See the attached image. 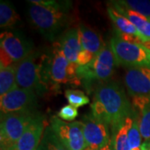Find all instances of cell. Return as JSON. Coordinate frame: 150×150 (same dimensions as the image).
<instances>
[{
  "mask_svg": "<svg viewBox=\"0 0 150 150\" xmlns=\"http://www.w3.org/2000/svg\"><path fill=\"white\" fill-rule=\"evenodd\" d=\"M91 110V114L94 118L107 123L112 130L118 128L134 113V109L123 88L118 83L110 81L97 85Z\"/></svg>",
  "mask_w": 150,
  "mask_h": 150,
  "instance_id": "6da1fadb",
  "label": "cell"
},
{
  "mask_svg": "<svg viewBox=\"0 0 150 150\" xmlns=\"http://www.w3.org/2000/svg\"><path fill=\"white\" fill-rule=\"evenodd\" d=\"M69 1H54L50 5L30 4L28 15L34 27L48 41L54 42L70 22Z\"/></svg>",
  "mask_w": 150,
  "mask_h": 150,
  "instance_id": "7a4b0ae2",
  "label": "cell"
},
{
  "mask_svg": "<svg viewBox=\"0 0 150 150\" xmlns=\"http://www.w3.org/2000/svg\"><path fill=\"white\" fill-rule=\"evenodd\" d=\"M79 65L72 64L66 59L59 43L54 45L52 54L43 59V79L48 89L56 90L63 83H70L79 85L80 80L77 78Z\"/></svg>",
  "mask_w": 150,
  "mask_h": 150,
  "instance_id": "3957f363",
  "label": "cell"
},
{
  "mask_svg": "<svg viewBox=\"0 0 150 150\" xmlns=\"http://www.w3.org/2000/svg\"><path fill=\"white\" fill-rule=\"evenodd\" d=\"M43 59L44 56L32 53L16 64L17 85L34 92L37 95H43L48 91L43 79Z\"/></svg>",
  "mask_w": 150,
  "mask_h": 150,
  "instance_id": "277c9868",
  "label": "cell"
},
{
  "mask_svg": "<svg viewBox=\"0 0 150 150\" xmlns=\"http://www.w3.org/2000/svg\"><path fill=\"white\" fill-rule=\"evenodd\" d=\"M36 112L34 111H23L1 115V150H10L16 144Z\"/></svg>",
  "mask_w": 150,
  "mask_h": 150,
  "instance_id": "5b68a950",
  "label": "cell"
},
{
  "mask_svg": "<svg viewBox=\"0 0 150 150\" xmlns=\"http://www.w3.org/2000/svg\"><path fill=\"white\" fill-rule=\"evenodd\" d=\"M110 47L117 64L128 68H150V49L144 44L129 43L119 38L112 37Z\"/></svg>",
  "mask_w": 150,
  "mask_h": 150,
  "instance_id": "8992f818",
  "label": "cell"
},
{
  "mask_svg": "<svg viewBox=\"0 0 150 150\" xmlns=\"http://www.w3.org/2000/svg\"><path fill=\"white\" fill-rule=\"evenodd\" d=\"M49 125L69 150H84L88 148L83 134V125L81 121L67 123L54 116Z\"/></svg>",
  "mask_w": 150,
  "mask_h": 150,
  "instance_id": "52a82bcc",
  "label": "cell"
},
{
  "mask_svg": "<svg viewBox=\"0 0 150 150\" xmlns=\"http://www.w3.org/2000/svg\"><path fill=\"white\" fill-rule=\"evenodd\" d=\"M38 95L34 92L18 86L1 97V115L23 111H34Z\"/></svg>",
  "mask_w": 150,
  "mask_h": 150,
  "instance_id": "ba28073f",
  "label": "cell"
},
{
  "mask_svg": "<svg viewBox=\"0 0 150 150\" xmlns=\"http://www.w3.org/2000/svg\"><path fill=\"white\" fill-rule=\"evenodd\" d=\"M0 50L8 55L13 64H18L32 54L33 43L20 33L4 31L0 35Z\"/></svg>",
  "mask_w": 150,
  "mask_h": 150,
  "instance_id": "9c48e42d",
  "label": "cell"
},
{
  "mask_svg": "<svg viewBox=\"0 0 150 150\" xmlns=\"http://www.w3.org/2000/svg\"><path fill=\"white\" fill-rule=\"evenodd\" d=\"M81 122L83 125L84 139L88 148L98 150L112 141L107 123L98 120L92 114L83 116Z\"/></svg>",
  "mask_w": 150,
  "mask_h": 150,
  "instance_id": "30bf717a",
  "label": "cell"
},
{
  "mask_svg": "<svg viewBox=\"0 0 150 150\" xmlns=\"http://www.w3.org/2000/svg\"><path fill=\"white\" fill-rule=\"evenodd\" d=\"M47 126L44 116L36 112L21 138L10 150H37Z\"/></svg>",
  "mask_w": 150,
  "mask_h": 150,
  "instance_id": "8fae6325",
  "label": "cell"
},
{
  "mask_svg": "<svg viewBox=\"0 0 150 150\" xmlns=\"http://www.w3.org/2000/svg\"><path fill=\"white\" fill-rule=\"evenodd\" d=\"M124 84L133 97L150 96V68H130L124 75Z\"/></svg>",
  "mask_w": 150,
  "mask_h": 150,
  "instance_id": "7c38bea8",
  "label": "cell"
},
{
  "mask_svg": "<svg viewBox=\"0 0 150 150\" xmlns=\"http://www.w3.org/2000/svg\"><path fill=\"white\" fill-rule=\"evenodd\" d=\"M115 64L117 62L112 48L105 45L89 64L95 80L107 82L112 75Z\"/></svg>",
  "mask_w": 150,
  "mask_h": 150,
  "instance_id": "4fadbf2b",
  "label": "cell"
},
{
  "mask_svg": "<svg viewBox=\"0 0 150 150\" xmlns=\"http://www.w3.org/2000/svg\"><path fill=\"white\" fill-rule=\"evenodd\" d=\"M111 4L115 10L127 18L135 26L142 37V41L144 44L150 42V18L130 10L119 4L118 1H112L111 2Z\"/></svg>",
  "mask_w": 150,
  "mask_h": 150,
  "instance_id": "5bb4252c",
  "label": "cell"
},
{
  "mask_svg": "<svg viewBox=\"0 0 150 150\" xmlns=\"http://www.w3.org/2000/svg\"><path fill=\"white\" fill-rule=\"evenodd\" d=\"M58 43L66 59L72 64H77L78 56L82 50L79 28L68 29L62 34Z\"/></svg>",
  "mask_w": 150,
  "mask_h": 150,
  "instance_id": "9a60e30c",
  "label": "cell"
},
{
  "mask_svg": "<svg viewBox=\"0 0 150 150\" xmlns=\"http://www.w3.org/2000/svg\"><path fill=\"white\" fill-rule=\"evenodd\" d=\"M133 105L139 117L141 136L145 140H150V96L133 98Z\"/></svg>",
  "mask_w": 150,
  "mask_h": 150,
  "instance_id": "2e32d148",
  "label": "cell"
},
{
  "mask_svg": "<svg viewBox=\"0 0 150 150\" xmlns=\"http://www.w3.org/2000/svg\"><path fill=\"white\" fill-rule=\"evenodd\" d=\"M79 28L82 49L91 53L93 56L96 57L105 46L101 36L96 31L87 27L84 24H80Z\"/></svg>",
  "mask_w": 150,
  "mask_h": 150,
  "instance_id": "e0dca14e",
  "label": "cell"
},
{
  "mask_svg": "<svg viewBox=\"0 0 150 150\" xmlns=\"http://www.w3.org/2000/svg\"><path fill=\"white\" fill-rule=\"evenodd\" d=\"M108 13L113 23V24L116 27L115 28V30H116L115 36L116 37L121 38L123 36H136V37L139 38L142 41V37H141L139 31L127 18L120 14L112 7L108 8Z\"/></svg>",
  "mask_w": 150,
  "mask_h": 150,
  "instance_id": "ac0fdd59",
  "label": "cell"
},
{
  "mask_svg": "<svg viewBox=\"0 0 150 150\" xmlns=\"http://www.w3.org/2000/svg\"><path fill=\"white\" fill-rule=\"evenodd\" d=\"M134 121V113L128 117L118 128L112 130V144L114 150H129V131Z\"/></svg>",
  "mask_w": 150,
  "mask_h": 150,
  "instance_id": "d6986e66",
  "label": "cell"
},
{
  "mask_svg": "<svg viewBox=\"0 0 150 150\" xmlns=\"http://www.w3.org/2000/svg\"><path fill=\"white\" fill-rule=\"evenodd\" d=\"M16 64L0 70V95H5L17 87Z\"/></svg>",
  "mask_w": 150,
  "mask_h": 150,
  "instance_id": "ffe728a7",
  "label": "cell"
},
{
  "mask_svg": "<svg viewBox=\"0 0 150 150\" xmlns=\"http://www.w3.org/2000/svg\"><path fill=\"white\" fill-rule=\"evenodd\" d=\"M20 20L18 14L12 4L7 1L0 3V26L1 28H12Z\"/></svg>",
  "mask_w": 150,
  "mask_h": 150,
  "instance_id": "44dd1931",
  "label": "cell"
},
{
  "mask_svg": "<svg viewBox=\"0 0 150 150\" xmlns=\"http://www.w3.org/2000/svg\"><path fill=\"white\" fill-rule=\"evenodd\" d=\"M37 150H69L61 143L54 130L48 125Z\"/></svg>",
  "mask_w": 150,
  "mask_h": 150,
  "instance_id": "7402d4cb",
  "label": "cell"
},
{
  "mask_svg": "<svg viewBox=\"0 0 150 150\" xmlns=\"http://www.w3.org/2000/svg\"><path fill=\"white\" fill-rule=\"evenodd\" d=\"M118 3L130 10L136 12L145 17L150 18V1L127 0V1H118Z\"/></svg>",
  "mask_w": 150,
  "mask_h": 150,
  "instance_id": "603a6c76",
  "label": "cell"
},
{
  "mask_svg": "<svg viewBox=\"0 0 150 150\" xmlns=\"http://www.w3.org/2000/svg\"><path fill=\"white\" fill-rule=\"evenodd\" d=\"M64 94L70 105L77 108L89 103L88 97L83 92L80 91V90L68 89L65 91Z\"/></svg>",
  "mask_w": 150,
  "mask_h": 150,
  "instance_id": "cb8c5ba5",
  "label": "cell"
},
{
  "mask_svg": "<svg viewBox=\"0 0 150 150\" xmlns=\"http://www.w3.org/2000/svg\"><path fill=\"white\" fill-rule=\"evenodd\" d=\"M78 115H79V112L77 108L74 107L70 104L63 107L58 112V117L66 121H72L77 118Z\"/></svg>",
  "mask_w": 150,
  "mask_h": 150,
  "instance_id": "d4e9b609",
  "label": "cell"
},
{
  "mask_svg": "<svg viewBox=\"0 0 150 150\" xmlns=\"http://www.w3.org/2000/svg\"><path fill=\"white\" fill-rule=\"evenodd\" d=\"M95 56H93L91 53L85 51V50H81V52L79 54L78 59H77V64L79 66H84L90 64L92 61L94 59Z\"/></svg>",
  "mask_w": 150,
  "mask_h": 150,
  "instance_id": "484cf974",
  "label": "cell"
},
{
  "mask_svg": "<svg viewBox=\"0 0 150 150\" xmlns=\"http://www.w3.org/2000/svg\"><path fill=\"white\" fill-rule=\"evenodd\" d=\"M111 144H112V141H111L110 143H108V144L105 145V146L102 147L101 149H98V150H112Z\"/></svg>",
  "mask_w": 150,
  "mask_h": 150,
  "instance_id": "4316f807",
  "label": "cell"
},
{
  "mask_svg": "<svg viewBox=\"0 0 150 150\" xmlns=\"http://www.w3.org/2000/svg\"><path fill=\"white\" fill-rule=\"evenodd\" d=\"M144 45L146 48H149V49H150V42H148V43H145L144 44Z\"/></svg>",
  "mask_w": 150,
  "mask_h": 150,
  "instance_id": "83f0119b",
  "label": "cell"
},
{
  "mask_svg": "<svg viewBox=\"0 0 150 150\" xmlns=\"http://www.w3.org/2000/svg\"><path fill=\"white\" fill-rule=\"evenodd\" d=\"M84 150H93V149H90V148H88H88H86V149Z\"/></svg>",
  "mask_w": 150,
  "mask_h": 150,
  "instance_id": "f1b7e54d",
  "label": "cell"
},
{
  "mask_svg": "<svg viewBox=\"0 0 150 150\" xmlns=\"http://www.w3.org/2000/svg\"><path fill=\"white\" fill-rule=\"evenodd\" d=\"M148 150H150V148H149V149H148Z\"/></svg>",
  "mask_w": 150,
  "mask_h": 150,
  "instance_id": "f546056e",
  "label": "cell"
}]
</instances>
